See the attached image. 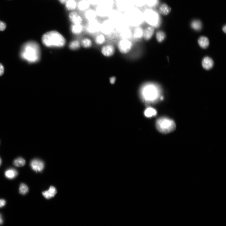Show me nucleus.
Segmentation results:
<instances>
[{"label":"nucleus","mask_w":226,"mask_h":226,"mask_svg":"<svg viewBox=\"0 0 226 226\" xmlns=\"http://www.w3.org/2000/svg\"><path fill=\"white\" fill-rule=\"evenodd\" d=\"M161 88L155 84H149L141 88L139 95L143 102L146 104L156 103L163 99Z\"/></svg>","instance_id":"f257e3e1"},{"label":"nucleus","mask_w":226,"mask_h":226,"mask_svg":"<svg viewBox=\"0 0 226 226\" xmlns=\"http://www.w3.org/2000/svg\"><path fill=\"white\" fill-rule=\"evenodd\" d=\"M43 44L47 47H62L66 44L64 37L56 31L48 32L43 35L41 38Z\"/></svg>","instance_id":"f03ea898"},{"label":"nucleus","mask_w":226,"mask_h":226,"mask_svg":"<svg viewBox=\"0 0 226 226\" xmlns=\"http://www.w3.org/2000/svg\"><path fill=\"white\" fill-rule=\"evenodd\" d=\"M40 49L34 42L25 44L22 48L21 56L23 59L31 63L38 61L40 57Z\"/></svg>","instance_id":"7ed1b4c3"},{"label":"nucleus","mask_w":226,"mask_h":226,"mask_svg":"<svg viewBox=\"0 0 226 226\" xmlns=\"http://www.w3.org/2000/svg\"><path fill=\"white\" fill-rule=\"evenodd\" d=\"M124 16L128 25L133 27H138L144 20L143 14L134 7L126 11Z\"/></svg>","instance_id":"20e7f679"},{"label":"nucleus","mask_w":226,"mask_h":226,"mask_svg":"<svg viewBox=\"0 0 226 226\" xmlns=\"http://www.w3.org/2000/svg\"><path fill=\"white\" fill-rule=\"evenodd\" d=\"M156 127L159 132L166 134L173 131L175 129L176 125L172 120L167 117H162L157 120Z\"/></svg>","instance_id":"39448f33"},{"label":"nucleus","mask_w":226,"mask_h":226,"mask_svg":"<svg viewBox=\"0 0 226 226\" xmlns=\"http://www.w3.org/2000/svg\"><path fill=\"white\" fill-rule=\"evenodd\" d=\"M97 7L96 12L100 17L109 15L113 10L114 5L113 0H100Z\"/></svg>","instance_id":"423d86ee"},{"label":"nucleus","mask_w":226,"mask_h":226,"mask_svg":"<svg viewBox=\"0 0 226 226\" xmlns=\"http://www.w3.org/2000/svg\"><path fill=\"white\" fill-rule=\"evenodd\" d=\"M144 20L151 26L158 27L160 24L161 19L158 13L152 9L146 10L143 14Z\"/></svg>","instance_id":"0eeeda50"},{"label":"nucleus","mask_w":226,"mask_h":226,"mask_svg":"<svg viewBox=\"0 0 226 226\" xmlns=\"http://www.w3.org/2000/svg\"><path fill=\"white\" fill-rule=\"evenodd\" d=\"M108 16L110 20L114 24L115 28L122 26L126 23L124 15L119 11L113 10Z\"/></svg>","instance_id":"6e6552de"},{"label":"nucleus","mask_w":226,"mask_h":226,"mask_svg":"<svg viewBox=\"0 0 226 226\" xmlns=\"http://www.w3.org/2000/svg\"><path fill=\"white\" fill-rule=\"evenodd\" d=\"M118 46L120 52L123 54H126L130 51L133 44L128 39H121L119 41Z\"/></svg>","instance_id":"1a4fd4ad"},{"label":"nucleus","mask_w":226,"mask_h":226,"mask_svg":"<svg viewBox=\"0 0 226 226\" xmlns=\"http://www.w3.org/2000/svg\"><path fill=\"white\" fill-rule=\"evenodd\" d=\"M116 4L120 11L125 12L134 5L133 0H116Z\"/></svg>","instance_id":"9d476101"},{"label":"nucleus","mask_w":226,"mask_h":226,"mask_svg":"<svg viewBox=\"0 0 226 226\" xmlns=\"http://www.w3.org/2000/svg\"><path fill=\"white\" fill-rule=\"evenodd\" d=\"M115 28L114 24L110 20L105 21L101 25L100 31L106 35L111 34Z\"/></svg>","instance_id":"9b49d317"},{"label":"nucleus","mask_w":226,"mask_h":226,"mask_svg":"<svg viewBox=\"0 0 226 226\" xmlns=\"http://www.w3.org/2000/svg\"><path fill=\"white\" fill-rule=\"evenodd\" d=\"M101 25L96 19L89 21L87 26V30L92 34L97 33L100 31Z\"/></svg>","instance_id":"f8f14e48"},{"label":"nucleus","mask_w":226,"mask_h":226,"mask_svg":"<svg viewBox=\"0 0 226 226\" xmlns=\"http://www.w3.org/2000/svg\"><path fill=\"white\" fill-rule=\"evenodd\" d=\"M30 166L32 169L37 172L42 171L44 168V162L38 159H34L30 162Z\"/></svg>","instance_id":"ddd939ff"},{"label":"nucleus","mask_w":226,"mask_h":226,"mask_svg":"<svg viewBox=\"0 0 226 226\" xmlns=\"http://www.w3.org/2000/svg\"><path fill=\"white\" fill-rule=\"evenodd\" d=\"M101 52L104 56L110 57L113 55L115 53V47L112 45H106L102 48Z\"/></svg>","instance_id":"4468645a"},{"label":"nucleus","mask_w":226,"mask_h":226,"mask_svg":"<svg viewBox=\"0 0 226 226\" xmlns=\"http://www.w3.org/2000/svg\"><path fill=\"white\" fill-rule=\"evenodd\" d=\"M69 18L73 24H80L82 21L81 17L76 12H71L69 15Z\"/></svg>","instance_id":"2eb2a0df"},{"label":"nucleus","mask_w":226,"mask_h":226,"mask_svg":"<svg viewBox=\"0 0 226 226\" xmlns=\"http://www.w3.org/2000/svg\"><path fill=\"white\" fill-rule=\"evenodd\" d=\"M154 28L149 26L146 28L144 30L143 37L146 41H149L152 38L154 33Z\"/></svg>","instance_id":"dca6fc26"},{"label":"nucleus","mask_w":226,"mask_h":226,"mask_svg":"<svg viewBox=\"0 0 226 226\" xmlns=\"http://www.w3.org/2000/svg\"><path fill=\"white\" fill-rule=\"evenodd\" d=\"M202 65L204 69L210 70L212 69L214 65V62L210 57H206L204 58L202 61Z\"/></svg>","instance_id":"f3484780"},{"label":"nucleus","mask_w":226,"mask_h":226,"mask_svg":"<svg viewBox=\"0 0 226 226\" xmlns=\"http://www.w3.org/2000/svg\"><path fill=\"white\" fill-rule=\"evenodd\" d=\"M56 188L54 187H50L48 190L43 192L42 195L47 199H49L54 197L57 193Z\"/></svg>","instance_id":"a211bd4d"},{"label":"nucleus","mask_w":226,"mask_h":226,"mask_svg":"<svg viewBox=\"0 0 226 226\" xmlns=\"http://www.w3.org/2000/svg\"><path fill=\"white\" fill-rule=\"evenodd\" d=\"M119 31L121 39L129 40L132 35V32L128 27L123 29Z\"/></svg>","instance_id":"6ab92c4d"},{"label":"nucleus","mask_w":226,"mask_h":226,"mask_svg":"<svg viewBox=\"0 0 226 226\" xmlns=\"http://www.w3.org/2000/svg\"><path fill=\"white\" fill-rule=\"evenodd\" d=\"M144 30L142 28L137 27L133 31V35L136 39H140L143 37Z\"/></svg>","instance_id":"aec40b11"},{"label":"nucleus","mask_w":226,"mask_h":226,"mask_svg":"<svg viewBox=\"0 0 226 226\" xmlns=\"http://www.w3.org/2000/svg\"><path fill=\"white\" fill-rule=\"evenodd\" d=\"M171 11V8L165 3L162 4L160 7L159 11L162 15H166L169 14Z\"/></svg>","instance_id":"412c9836"},{"label":"nucleus","mask_w":226,"mask_h":226,"mask_svg":"<svg viewBox=\"0 0 226 226\" xmlns=\"http://www.w3.org/2000/svg\"><path fill=\"white\" fill-rule=\"evenodd\" d=\"M198 44L201 48L205 49L208 47L209 44L208 38L204 36L201 37L198 40Z\"/></svg>","instance_id":"4be33fe9"},{"label":"nucleus","mask_w":226,"mask_h":226,"mask_svg":"<svg viewBox=\"0 0 226 226\" xmlns=\"http://www.w3.org/2000/svg\"><path fill=\"white\" fill-rule=\"evenodd\" d=\"M71 30L73 34H80L83 30V27L81 24H73L71 27Z\"/></svg>","instance_id":"5701e85b"},{"label":"nucleus","mask_w":226,"mask_h":226,"mask_svg":"<svg viewBox=\"0 0 226 226\" xmlns=\"http://www.w3.org/2000/svg\"><path fill=\"white\" fill-rule=\"evenodd\" d=\"M5 177L8 179H12L18 175V172L14 169H10L6 171L5 173Z\"/></svg>","instance_id":"b1692460"},{"label":"nucleus","mask_w":226,"mask_h":226,"mask_svg":"<svg viewBox=\"0 0 226 226\" xmlns=\"http://www.w3.org/2000/svg\"><path fill=\"white\" fill-rule=\"evenodd\" d=\"M97 15L96 11L93 10H89L86 13L85 16L89 21L96 19Z\"/></svg>","instance_id":"393cba45"},{"label":"nucleus","mask_w":226,"mask_h":226,"mask_svg":"<svg viewBox=\"0 0 226 226\" xmlns=\"http://www.w3.org/2000/svg\"><path fill=\"white\" fill-rule=\"evenodd\" d=\"M202 24L198 20H195L192 21L191 23V27L195 30L199 31L202 28Z\"/></svg>","instance_id":"a878e982"},{"label":"nucleus","mask_w":226,"mask_h":226,"mask_svg":"<svg viewBox=\"0 0 226 226\" xmlns=\"http://www.w3.org/2000/svg\"><path fill=\"white\" fill-rule=\"evenodd\" d=\"M65 4L66 9L69 11L74 10L77 6L76 3L74 0H67Z\"/></svg>","instance_id":"bb28decb"},{"label":"nucleus","mask_w":226,"mask_h":226,"mask_svg":"<svg viewBox=\"0 0 226 226\" xmlns=\"http://www.w3.org/2000/svg\"><path fill=\"white\" fill-rule=\"evenodd\" d=\"M26 161L23 158L19 157L16 158L13 162V165L17 167H21L24 166L26 164Z\"/></svg>","instance_id":"cd10ccee"},{"label":"nucleus","mask_w":226,"mask_h":226,"mask_svg":"<svg viewBox=\"0 0 226 226\" xmlns=\"http://www.w3.org/2000/svg\"><path fill=\"white\" fill-rule=\"evenodd\" d=\"M157 112L154 108L152 107L148 108L144 112L145 116L148 118L152 117L156 115Z\"/></svg>","instance_id":"c85d7f7f"},{"label":"nucleus","mask_w":226,"mask_h":226,"mask_svg":"<svg viewBox=\"0 0 226 226\" xmlns=\"http://www.w3.org/2000/svg\"><path fill=\"white\" fill-rule=\"evenodd\" d=\"M28 191V187L26 184L24 183H22L21 184L19 188L20 194L24 195L27 194Z\"/></svg>","instance_id":"c756f323"},{"label":"nucleus","mask_w":226,"mask_h":226,"mask_svg":"<svg viewBox=\"0 0 226 226\" xmlns=\"http://www.w3.org/2000/svg\"><path fill=\"white\" fill-rule=\"evenodd\" d=\"M90 4L87 1H82L78 4V7L80 10H86L89 8Z\"/></svg>","instance_id":"7c9ffc66"},{"label":"nucleus","mask_w":226,"mask_h":226,"mask_svg":"<svg viewBox=\"0 0 226 226\" xmlns=\"http://www.w3.org/2000/svg\"><path fill=\"white\" fill-rule=\"evenodd\" d=\"M156 38L159 43H162L165 38V35L162 31H158L156 33Z\"/></svg>","instance_id":"2f4dec72"},{"label":"nucleus","mask_w":226,"mask_h":226,"mask_svg":"<svg viewBox=\"0 0 226 226\" xmlns=\"http://www.w3.org/2000/svg\"><path fill=\"white\" fill-rule=\"evenodd\" d=\"M105 41V38L103 34H100L97 35L95 39L96 43L98 45H102L103 44Z\"/></svg>","instance_id":"473e14b6"},{"label":"nucleus","mask_w":226,"mask_h":226,"mask_svg":"<svg viewBox=\"0 0 226 226\" xmlns=\"http://www.w3.org/2000/svg\"><path fill=\"white\" fill-rule=\"evenodd\" d=\"M159 3V0H146V4L149 7L153 8L157 6Z\"/></svg>","instance_id":"72a5a7b5"},{"label":"nucleus","mask_w":226,"mask_h":226,"mask_svg":"<svg viewBox=\"0 0 226 226\" xmlns=\"http://www.w3.org/2000/svg\"><path fill=\"white\" fill-rule=\"evenodd\" d=\"M80 44L77 41H74L70 44L69 47L71 50H76L80 47Z\"/></svg>","instance_id":"f704fd0d"},{"label":"nucleus","mask_w":226,"mask_h":226,"mask_svg":"<svg viewBox=\"0 0 226 226\" xmlns=\"http://www.w3.org/2000/svg\"><path fill=\"white\" fill-rule=\"evenodd\" d=\"M81 44L83 47L88 48L91 46L92 42L90 39L88 38H85L82 40Z\"/></svg>","instance_id":"c9c22d12"},{"label":"nucleus","mask_w":226,"mask_h":226,"mask_svg":"<svg viewBox=\"0 0 226 226\" xmlns=\"http://www.w3.org/2000/svg\"><path fill=\"white\" fill-rule=\"evenodd\" d=\"M134 5L139 7L144 6L146 3V0H133Z\"/></svg>","instance_id":"e433bc0d"},{"label":"nucleus","mask_w":226,"mask_h":226,"mask_svg":"<svg viewBox=\"0 0 226 226\" xmlns=\"http://www.w3.org/2000/svg\"><path fill=\"white\" fill-rule=\"evenodd\" d=\"M6 25L4 22L0 21V31H4L6 29Z\"/></svg>","instance_id":"4c0bfd02"},{"label":"nucleus","mask_w":226,"mask_h":226,"mask_svg":"<svg viewBox=\"0 0 226 226\" xmlns=\"http://www.w3.org/2000/svg\"><path fill=\"white\" fill-rule=\"evenodd\" d=\"M100 0H87L90 4L93 5L98 4Z\"/></svg>","instance_id":"58836bf2"},{"label":"nucleus","mask_w":226,"mask_h":226,"mask_svg":"<svg viewBox=\"0 0 226 226\" xmlns=\"http://www.w3.org/2000/svg\"><path fill=\"white\" fill-rule=\"evenodd\" d=\"M4 66L2 64L0 63V76H2L4 74Z\"/></svg>","instance_id":"ea45409f"},{"label":"nucleus","mask_w":226,"mask_h":226,"mask_svg":"<svg viewBox=\"0 0 226 226\" xmlns=\"http://www.w3.org/2000/svg\"><path fill=\"white\" fill-rule=\"evenodd\" d=\"M6 204V201L4 199H0V208L4 206Z\"/></svg>","instance_id":"a19ab883"},{"label":"nucleus","mask_w":226,"mask_h":226,"mask_svg":"<svg viewBox=\"0 0 226 226\" xmlns=\"http://www.w3.org/2000/svg\"><path fill=\"white\" fill-rule=\"evenodd\" d=\"M116 80V78L114 77H113L110 78V81L111 84H113L115 83Z\"/></svg>","instance_id":"79ce46f5"},{"label":"nucleus","mask_w":226,"mask_h":226,"mask_svg":"<svg viewBox=\"0 0 226 226\" xmlns=\"http://www.w3.org/2000/svg\"><path fill=\"white\" fill-rule=\"evenodd\" d=\"M3 223V220L2 219V215L0 214V225L2 224Z\"/></svg>","instance_id":"37998d69"},{"label":"nucleus","mask_w":226,"mask_h":226,"mask_svg":"<svg viewBox=\"0 0 226 226\" xmlns=\"http://www.w3.org/2000/svg\"><path fill=\"white\" fill-rule=\"evenodd\" d=\"M60 2L62 4L65 3L67 0H59Z\"/></svg>","instance_id":"c03bdc74"},{"label":"nucleus","mask_w":226,"mask_h":226,"mask_svg":"<svg viewBox=\"0 0 226 226\" xmlns=\"http://www.w3.org/2000/svg\"><path fill=\"white\" fill-rule=\"evenodd\" d=\"M223 31L224 32V33H226V25L224 26L223 28Z\"/></svg>","instance_id":"a18cd8bd"},{"label":"nucleus","mask_w":226,"mask_h":226,"mask_svg":"<svg viewBox=\"0 0 226 226\" xmlns=\"http://www.w3.org/2000/svg\"><path fill=\"white\" fill-rule=\"evenodd\" d=\"M1 164H2V160H1V158H0V165H1Z\"/></svg>","instance_id":"49530a36"},{"label":"nucleus","mask_w":226,"mask_h":226,"mask_svg":"<svg viewBox=\"0 0 226 226\" xmlns=\"http://www.w3.org/2000/svg\"><path fill=\"white\" fill-rule=\"evenodd\" d=\"M0 143H1V141H0Z\"/></svg>","instance_id":"de8ad7c7"}]
</instances>
